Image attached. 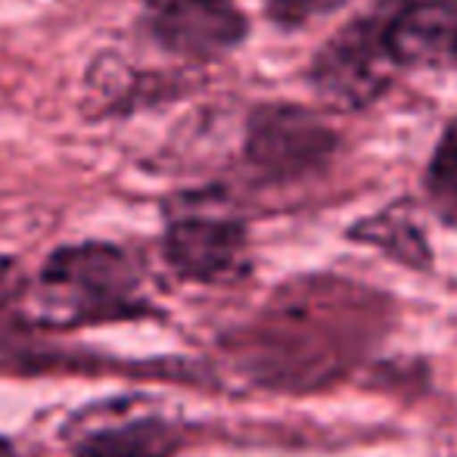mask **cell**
Returning a JSON list of instances; mask_svg holds the SVG:
<instances>
[{
	"mask_svg": "<svg viewBox=\"0 0 457 457\" xmlns=\"http://www.w3.org/2000/svg\"><path fill=\"white\" fill-rule=\"evenodd\" d=\"M0 457H16V452H12V445L6 439H0Z\"/></svg>",
	"mask_w": 457,
	"mask_h": 457,
	"instance_id": "8fae6325",
	"label": "cell"
},
{
	"mask_svg": "<svg viewBox=\"0 0 457 457\" xmlns=\"http://www.w3.org/2000/svg\"><path fill=\"white\" fill-rule=\"evenodd\" d=\"M339 134L299 103H259L243 131V159L265 184L314 178L333 162Z\"/></svg>",
	"mask_w": 457,
	"mask_h": 457,
	"instance_id": "3957f363",
	"label": "cell"
},
{
	"mask_svg": "<svg viewBox=\"0 0 457 457\" xmlns=\"http://www.w3.org/2000/svg\"><path fill=\"white\" fill-rule=\"evenodd\" d=\"M0 314H4V289H0Z\"/></svg>",
	"mask_w": 457,
	"mask_h": 457,
	"instance_id": "7c38bea8",
	"label": "cell"
},
{
	"mask_svg": "<svg viewBox=\"0 0 457 457\" xmlns=\"http://www.w3.org/2000/svg\"><path fill=\"white\" fill-rule=\"evenodd\" d=\"M37 295L47 324H91L146 312L137 268L112 243L56 249L41 268Z\"/></svg>",
	"mask_w": 457,
	"mask_h": 457,
	"instance_id": "6da1fadb",
	"label": "cell"
},
{
	"mask_svg": "<svg viewBox=\"0 0 457 457\" xmlns=\"http://www.w3.org/2000/svg\"><path fill=\"white\" fill-rule=\"evenodd\" d=\"M345 0H262L265 16L280 29H302L320 16H330Z\"/></svg>",
	"mask_w": 457,
	"mask_h": 457,
	"instance_id": "30bf717a",
	"label": "cell"
},
{
	"mask_svg": "<svg viewBox=\"0 0 457 457\" xmlns=\"http://www.w3.org/2000/svg\"><path fill=\"white\" fill-rule=\"evenodd\" d=\"M429 209L445 228L457 230V119H452L429 156L427 175H423Z\"/></svg>",
	"mask_w": 457,
	"mask_h": 457,
	"instance_id": "9c48e42d",
	"label": "cell"
},
{
	"mask_svg": "<svg viewBox=\"0 0 457 457\" xmlns=\"http://www.w3.org/2000/svg\"><path fill=\"white\" fill-rule=\"evenodd\" d=\"M162 255L171 271L193 283H224L246 271L249 230L224 193H181L169 203Z\"/></svg>",
	"mask_w": 457,
	"mask_h": 457,
	"instance_id": "7a4b0ae2",
	"label": "cell"
},
{
	"mask_svg": "<svg viewBox=\"0 0 457 457\" xmlns=\"http://www.w3.org/2000/svg\"><path fill=\"white\" fill-rule=\"evenodd\" d=\"M386 47L398 69H457V0H417L386 19Z\"/></svg>",
	"mask_w": 457,
	"mask_h": 457,
	"instance_id": "8992f818",
	"label": "cell"
},
{
	"mask_svg": "<svg viewBox=\"0 0 457 457\" xmlns=\"http://www.w3.org/2000/svg\"><path fill=\"white\" fill-rule=\"evenodd\" d=\"M395 69L386 47V19L358 16L320 44L308 81L327 106L358 112L389 91Z\"/></svg>",
	"mask_w": 457,
	"mask_h": 457,
	"instance_id": "277c9868",
	"label": "cell"
},
{
	"mask_svg": "<svg viewBox=\"0 0 457 457\" xmlns=\"http://www.w3.org/2000/svg\"><path fill=\"white\" fill-rule=\"evenodd\" d=\"M178 433L153 414L103 423L75 439V457H171Z\"/></svg>",
	"mask_w": 457,
	"mask_h": 457,
	"instance_id": "52a82bcc",
	"label": "cell"
},
{
	"mask_svg": "<svg viewBox=\"0 0 457 457\" xmlns=\"http://www.w3.org/2000/svg\"><path fill=\"white\" fill-rule=\"evenodd\" d=\"M144 25L171 56L212 62L249 37V19L237 0H144Z\"/></svg>",
	"mask_w": 457,
	"mask_h": 457,
	"instance_id": "5b68a950",
	"label": "cell"
},
{
	"mask_svg": "<svg viewBox=\"0 0 457 457\" xmlns=\"http://www.w3.org/2000/svg\"><path fill=\"white\" fill-rule=\"evenodd\" d=\"M349 237L358 243H367V246L383 249L386 255H392V259L408 268H420L423 271V268H429V262H433L427 237H423L420 224L411 218L404 203L377 212V215L367 218V221H358L355 228L349 230Z\"/></svg>",
	"mask_w": 457,
	"mask_h": 457,
	"instance_id": "ba28073f",
	"label": "cell"
}]
</instances>
